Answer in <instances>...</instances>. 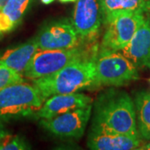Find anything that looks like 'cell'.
I'll return each instance as SVG.
<instances>
[{
  "label": "cell",
  "mask_w": 150,
  "mask_h": 150,
  "mask_svg": "<svg viewBox=\"0 0 150 150\" xmlns=\"http://www.w3.org/2000/svg\"><path fill=\"white\" fill-rule=\"evenodd\" d=\"M23 75L4 65L0 64V90L8 86L23 83Z\"/></svg>",
  "instance_id": "cell-17"
},
{
  "label": "cell",
  "mask_w": 150,
  "mask_h": 150,
  "mask_svg": "<svg viewBox=\"0 0 150 150\" xmlns=\"http://www.w3.org/2000/svg\"><path fill=\"white\" fill-rule=\"evenodd\" d=\"M93 99L83 93H65L49 97L43 102L42 107L36 112L37 118L48 119L70 110L92 104Z\"/></svg>",
  "instance_id": "cell-12"
},
{
  "label": "cell",
  "mask_w": 150,
  "mask_h": 150,
  "mask_svg": "<svg viewBox=\"0 0 150 150\" xmlns=\"http://www.w3.org/2000/svg\"><path fill=\"white\" fill-rule=\"evenodd\" d=\"M44 100L34 85L24 82L0 90V119L25 117L40 109Z\"/></svg>",
  "instance_id": "cell-4"
},
{
  "label": "cell",
  "mask_w": 150,
  "mask_h": 150,
  "mask_svg": "<svg viewBox=\"0 0 150 150\" xmlns=\"http://www.w3.org/2000/svg\"><path fill=\"white\" fill-rule=\"evenodd\" d=\"M142 144L140 137L117 133L106 126L92 123L88 138V147L93 150L138 149Z\"/></svg>",
  "instance_id": "cell-10"
},
{
  "label": "cell",
  "mask_w": 150,
  "mask_h": 150,
  "mask_svg": "<svg viewBox=\"0 0 150 150\" xmlns=\"http://www.w3.org/2000/svg\"><path fill=\"white\" fill-rule=\"evenodd\" d=\"M39 50L33 38L15 48L6 50L0 56V64L4 65L17 73L23 74L33 56Z\"/></svg>",
  "instance_id": "cell-13"
},
{
  "label": "cell",
  "mask_w": 150,
  "mask_h": 150,
  "mask_svg": "<svg viewBox=\"0 0 150 150\" xmlns=\"http://www.w3.org/2000/svg\"><path fill=\"white\" fill-rule=\"evenodd\" d=\"M122 54L137 68L150 69V13L145 12L144 21Z\"/></svg>",
  "instance_id": "cell-11"
},
{
  "label": "cell",
  "mask_w": 150,
  "mask_h": 150,
  "mask_svg": "<svg viewBox=\"0 0 150 150\" xmlns=\"http://www.w3.org/2000/svg\"><path fill=\"white\" fill-rule=\"evenodd\" d=\"M72 23L81 41L94 42L103 23L98 0H77Z\"/></svg>",
  "instance_id": "cell-9"
},
{
  "label": "cell",
  "mask_w": 150,
  "mask_h": 150,
  "mask_svg": "<svg viewBox=\"0 0 150 150\" xmlns=\"http://www.w3.org/2000/svg\"><path fill=\"white\" fill-rule=\"evenodd\" d=\"M98 51V47L88 50L80 45L69 49L38 50L28 63L23 75L29 79H37L53 74L77 59Z\"/></svg>",
  "instance_id": "cell-5"
},
{
  "label": "cell",
  "mask_w": 150,
  "mask_h": 150,
  "mask_svg": "<svg viewBox=\"0 0 150 150\" xmlns=\"http://www.w3.org/2000/svg\"><path fill=\"white\" fill-rule=\"evenodd\" d=\"M103 15V24L105 25L112 18L123 13L142 11L146 12L150 0H98Z\"/></svg>",
  "instance_id": "cell-15"
},
{
  "label": "cell",
  "mask_w": 150,
  "mask_h": 150,
  "mask_svg": "<svg viewBox=\"0 0 150 150\" xmlns=\"http://www.w3.org/2000/svg\"><path fill=\"white\" fill-rule=\"evenodd\" d=\"M146 149V150H150V139L149 142H148V143H146V144H141L139 147V149Z\"/></svg>",
  "instance_id": "cell-20"
},
{
  "label": "cell",
  "mask_w": 150,
  "mask_h": 150,
  "mask_svg": "<svg viewBox=\"0 0 150 150\" xmlns=\"http://www.w3.org/2000/svg\"><path fill=\"white\" fill-rule=\"evenodd\" d=\"M33 0H8L0 9V34L12 31L20 23Z\"/></svg>",
  "instance_id": "cell-14"
},
{
  "label": "cell",
  "mask_w": 150,
  "mask_h": 150,
  "mask_svg": "<svg viewBox=\"0 0 150 150\" xmlns=\"http://www.w3.org/2000/svg\"><path fill=\"white\" fill-rule=\"evenodd\" d=\"M8 134L7 133V131H6L4 127V124L2 123V120L0 119V139H4Z\"/></svg>",
  "instance_id": "cell-19"
},
{
  "label": "cell",
  "mask_w": 150,
  "mask_h": 150,
  "mask_svg": "<svg viewBox=\"0 0 150 150\" xmlns=\"http://www.w3.org/2000/svg\"><path fill=\"white\" fill-rule=\"evenodd\" d=\"M137 125L141 139H150V92H139L134 98Z\"/></svg>",
  "instance_id": "cell-16"
},
{
  "label": "cell",
  "mask_w": 150,
  "mask_h": 150,
  "mask_svg": "<svg viewBox=\"0 0 150 150\" xmlns=\"http://www.w3.org/2000/svg\"><path fill=\"white\" fill-rule=\"evenodd\" d=\"M54 0H41V2L44 4H50L54 2Z\"/></svg>",
  "instance_id": "cell-21"
},
{
  "label": "cell",
  "mask_w": 150,
  "mask_h": 150,
  "mask_svg": "<svg viewBox=\"0 0 150 150\" xmlns=\"http://www.w3.org/2000/svg\"><path fill=\"white\" fill-rule=\"evenodd\" d=\"M93 122L119 134L140 137L134 102L126 92L110 88L102 93L94 103Z\"/></svg>",
  "instance_id": "cell-2"
},
{
  "label": "cell",
  "mask_w": 150,
  "mask_h": 150,
  "mask_svg": "<svg viewBox=\"0 0 150 150\" xmlns=\"http://www.w3.org/2000/svg\"><path fill=\"white\" fill-rule=\"evenodd\" d=\"M92 104L79 108L48 119H40L39 124L48 133L63 138H81L91 117Z\"/></svg>",
  "instance_id": "cell-8"
},
{
  "label": "cell",
  "mask_w": 150,
  "mask_h": 150,
  "mask_svg": "<svg viewBox=\"0 0 150 150\" xmlns=\"http://www.w3.org/2000/svg\"><path fill=\"white\" fill-rule=\"evenodd\" d=\"M39 50L69 49L80 45V38L68 18L46 23L34 37Z\"/></svg>",
  "instance_id": "cell-7"
},
{
  "label": "cell",
  "mask_w": 150,
  "mask_h": 150,
  "mask_svg": "<svg viewBox=\"0 0 150 150\" xmlns=\"http://www.w3.org/2000/svg\"><path fill=\"white\" fill-rule=\"evenodd\" d=\"M7 1H8V0H0V9L4 6V4H5Z\"/></svg>",
  "instance_id": "cell-22"
},
{
  "label": "cell",
  "mask_w": 150,
  "mask_h": 150,
  "mask_svg": "<svg viewBox=\"0 0 150 150\" xmlns=\"http://www.w3.org/2000/svg\"><path fill=\"white\" fill-rule=\"evenodd\" d=\"M61 3H74L77 2V0H59Z\"/></svg>",
  "instance_id": "cell-23"
},
{
  "label": "cell",
  "mask_w": 150,
  "mask_h": 150,
  "mask_svg": "<svg viewBox=\"0 0 150 150\" xmlns=\"http://www.w3.org/2000/svg\"><path fill=\"white\" fill-rule=\"evenodd\" d=\"M98 51L75 60L53 74L34 79L33 85L43 100L56 94L73 93L98 87L95 67Z\"/></svg>",
  "instance_id": "cell-1"
},
{
  "label": "cell",
  "mask_w": 150,
  "mask_h": 150,
  "mask_svg": "<svg viewBox=\"0 0 150 150\" xmlns=\"http://www.w3.org/2000/svg\"><path fill=\"white\" fill-rule=\"evenodd\" d=\"M98 87L128 85L139 79L138 68L119 51L99 49L95 58Z\"/></svg>",
  "instance_id": "cell-3"
},
{
  "label": "cell",
  "mask_w": 150,
  "mask_h": 150,
  "mask_svg": "<svg viewBox=\"0 0 150 150\" xmlns=\"http://www.w3.org/2000/svg\"><path fill=\"white\" fill-rule=\"evenodd\" d=\"M28 149L24 140L18 136H10L8 134L0 139V150H23Z\"/></svg>",
  "instance_id": "cell-18"
},
{
  "label": "cell",
  "mask_w": 150,
  "mask_h": 150,
  "mask_svg": "<svg viewBox=\"0 0 150 150\" xmlns=\"http://www.w3.org/2000/svg\"><path fill=\"white\" fill-rule=\"evenodd\" d=\"M146 12H149V13H150V2H149V7H148V10L146 11Z\"/></svg>",
  "instance_id": "cell-24"
},
{
  "label": "cell",
  "mask_w": 150,
  "mask_h": 150,
  "mask_svg": "<svg viewBox=\"0 0 150 150\" xmlns=\"http://www.w3.org/2000/svg\"><path fill=\"white\" fill-rule=\"evenodd\" d=\"M145 12L120 13L104 25L106 27L99 49L122 51L128 46L138 28L144 21Z\"/></svg>",
  "instance_id": "cell-6"
}]
</instances>
